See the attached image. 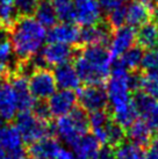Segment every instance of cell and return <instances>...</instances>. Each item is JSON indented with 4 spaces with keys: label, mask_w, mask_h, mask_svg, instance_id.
<instances>
[{
    "label": "cell",
    "mask_w": 158,
    "mask_h": 159,
    "mask_svg": "<svg viewBox=\"0 0 158 159\" xmlns=\"http://www.w3.org/2000/svg\"><path fill=\"white\" fill-rule=\"evenodd\" d=\"M59 149L61 144L57 138L49 136L29 144L28 155L34 159H53Z\"/></svg>",
    "instance_id": "cell-19"
},
{
    "label": "cell",
    "mask_w": 158,
    "mask_h": 159,
    "mask_svg": "<svg viewBox=\"0 0 158 159\" xmlns=\"http://www.w3.org/2000/svg\"><path fill=\"white\" fill-rule=\"evenodd\" d=\"M56 13L57 20L61 22L75 21V2L73 0H50Z\"/></svg>",
    "instance_id": "cell-30"
},
{
    "label": "cell",
    "mask_w": 158,
    "mask_h": 159,
    "mask_svg": "<svg viewBox=\"0 0 158 159\" xmlns=\"http://www.w3.org/2000/svg\"><path fill=\"white\" fill-rule=\"evenodd\" d=\"M75 21L81 27H88L101 22L102 11L99 0H73Z\"/></svg>",
    "instance_id": "cell-12"
},
{
    "label": "cell",
    "mask_w": 158,
    "mask_h": 159,
    "mask_svg": "<svg viewBox=\"0 0 158 159\" xmlns=\"http://www.w3.org/2000/svg\"><path fill=\"white\" fill-rule=\"evenodd\" d=\"M90 129L87 113L76 107L70 114L58 117L53 127V133L58 141L72 146Z\"/></svg>",
    "instance_id": "cell-4"
},
{
    "label": "cell",
    "mask_w": 158,
    "mask_h": 159,
    "mask_svg": "<svg viewBox=\"0 0 158 159\" xmlns=\"http://www.w3.org/2000/svg\"><path fill=\"white\" fill-rule=\"evenodd\" d=\"M18 113V101L11 80L8 78H0V117L5 122H11Z\"/></svg>",
    "instance_id": "cell-15"
},
{
    "label": "cell",
    "mask_w": 158,
    "mask_h": 159,
    "mask_svg": "<svg viewBox=\"0 0 158 159\" xmlns=\"http://www.w3.org/2000/svg\"><path fill=\"white\" fill-rule=\"evenodd\" d=\"M45 103L49 109L50 116L58 119L70 114L77 106L78 99L75 91L59 89L49 98Z\"/></svg>",
    "instance_id": "cell-8"
},
{
    "label": "cell",
    "mask_w": 158,
    "mask_h": 159,
    "mask_svg": "<svg viewBox=\"0 0 158 159\" xmlns=\"http://www.w3.org/2000/svg\"><path fill=\"white\" fill-rule=\"evenodd\" d=\"M150 148H152V149H155V150L158 152V138H156V139H152V142H151V144H150Z\"/></svg>",
    "instance_id": "cell-41"
},
{
    "label": "cell",
    "mask_w": 158,
    "mask_h": 159,
    "mask_svg": "<svg viewBox=\"0 0 158 159\" xmlns=\"http://www.w3.org/2000/svg\"><path fill=\"white\" fill-rule=\"evenodd\" d=\"M5 157H6V150L0 144V159H5Z\"/></svg>",
    "instance_id": "cell-43"
},
{
    "label": "cell",
    "mask_w": 158,
    "mask_h": 159,
    "mask_svg": "<svg viewBox=\"0 0 158 159\" xmlns=\"http://www.w3.org/2000/svg\"><path fill=\"white\" fill-rule=\"evenodd\" d=\"M14 120V125L18 128L23 142L27 144L51 136L53 134V127L49 121L39 119L33 111H19Z\"/></svg>",
    "instance_id": "cell-5"
},
{
    "label": "cell",
    "mask_w": 158,
    "mask_h": 159,
    "mask_svg": "<svg viewBox=\"0 0 158 159\" xmlns=\"http://www.w3.org/2000/svg\"><path fill=\"white\" fill-rule=\"evenodd\" d=\"M136 42L143 50L158 48V25L156 22H146L136 31Z\"/></svg>",
    "instance_id": "cell-24"
},
{
    "label": "cell",
    "mask_w": 158,
    "mask_h": 159,
    "mask_svg": "<svg viewBox=\"0 0 158 159\" xmlns=\"http://www.w3.org/2000/svg\"><path fill=\"white\" fill-rule=\"evenodd\" d=\"M80 108L86 113L104 111L108 106L106 89L101 85H85L77 94Z\"/></svg>",
    "instance_id": "cell-7"
},
{
    "label": "cell",
    "mask_w": 158,
    "mask_h": 159,
    "mask_svg": "<svg viewBox=\"0 0 158 159\" xmlns=\"http://www.w3.org/2000/svg\"><path fill=\"white\" fill-rule=\"evenodd\" d=\"M114 61L105 45H85L75 56V67L81 83L102 86L109 77Z\"/></svg>",
    "instance_id": "cell-2"
},
{
    "label": "cell",
    "mask_w": 158,
    "mask_h": 159,
    "mask_svg": "<svg viewBox=\"0 0 158 159\" xmlns=\"http://www.w3.org/2000/svg\"><path fill=\"white\" fill-rule=\"evenodd\" d=\"M40 0H14L19 15H31L35 11Z\"/></svg>",
    "instance_id": "cell-36"
},
{
    "label": "cell",
    "mask_w": 158,
    "mask_h": 159,
    "mask_svg": "<svg viewBox=\"0 0 158 159\" xmlns=\"http://www.w3.org/2000/svg\"><path fill=\"white\" fill-rule=\"evenodd\" d=\"M28 85L33 97L37 101H45L57 91L53 71L47 67L34 69L28 77Z\"/></svg>",
    "instance_id": "cell-6"
},
{
    "label": "cell",
    "mask_w": 158,
    "mask_h": 159,
    "mask_svg": "<svg viewBox=\"0 0 158 159\" xmlns=\"http://www.w3.org/2000/svg\"><path fill=\"white\" fill-rule=\"evenodd\" d=\"M154 1V4H157L158 5V0H152Z\"/></svg>",
    "instance_id": "cell-45"
},
{
    "label": "cell",
    "mask_w": 158,
    "mask_h": 159,
    "mask_svg": "<svg viewBox=\"0 0 158 159\" xmlns=\"http://www.w3.org/2000/svg\"><path fill=\"white\" fill-rule=\"evenodd\" d=\"M72 149L77 159H97L101 144L93 135L86 134L76 142Z\"/></svg>",
    "instance_id": "cell-20"
},
{
    "label": "cell",
    "mask_w": 158,
    "mask_h": 159,
    "mask_svg": "<svg viewBox=\"0 0 158 159\" xmlns=\"http://www.w3.org/2000/svg\"><path fill=\"white\" fill-rule=\"evenodd\" d=\"M144 159H158V152L155 149L150 148L149 150L145 152Z\"/></svg>",
    "instance_id": "cell-40"
},
{
    "label": "cell",
    "mask_w": 158,
    "mask_h": 159,
    "mask_svg": "<svg viewBox=\"0 0 158 159\" xmlns=\"http://www.w3.org/2000/svg\"><path fill=\"white\" fill-rule=\"evenodd\" d=\"M107 16V26L109 27L110 29H116L126 25V6H123L122 4L118 6L115 9H113L112 12L108 14H106Z\"/></svg>",
    "instance_id": "cell-34"
},
{
    "label": "cell",
    "mask_w": 158,
    "mask_h": 159,
    "mask_svg": "<svg viewBox=\"0 0 158 159\" xmlns=\"http://www.w3.org/2000/svg\"><path fill=\"white\" fill-rule=\"evenodd\" d=\"M120 2H130V1H132V0H118Z\"/></svg>",
    "instance_id": "cell-44"
},
{
    "label": "cell",
    "mask_w": 158,
    "mask_h": 159,
    "mask_svg": "<svg viewBox=\"0 0 158 159\" xmlns=\"http://www.w3.org/2000/svg\"><path fill=\"white\" fill-rule=\"evenodd\" d=\"M152 16H154L155 22L158 25V7H156V8L152 11Z\"/></svg>",
    "instance_id": "cell-42"
},
{
    "label": "cell",
    "mask_w": 158,
    "mask_h": 159,
    "mask_svg": "<svg viewBox=\"0 0 158 159\" xmlns=\"http://www.w3.org/2000/svg\"><path fill=\"white\" fill-rule=\"evenodd\" d=\"M138 116H140L138 111L132 101L123 106L112 108V115H110L112 120L123 129L129 128L138 119Z\"/></svg>",
    "instance_id": "cell-25"
},
{
    "label": "cell",
    "mask_w": 158,
    "mask_h": 159,
    "mask_svg": "<svg viewBox=\"0 0 158 159\" xmlns=\"http://www.w3.org/2000/svg\"><path fill=\"white\" fill-rule=\"evenodd\" d=\"M136 87L137 75H132L118 63L113 64L106 84V93L110 108H116L132 101V92L136 91Z\"/></svg>",
    "instance_id": "cell-3"
},
{
    "label": "cell",
    "mask_w": 158,
    "mask_h": 159,
    "mask_svg": "<svg viewBox=\"0 0 158 159\" xmlns=\"http://www.w3.org/2000/svg\"><path fill=\"white\" fill-rule=\"evenodd\" d=\"M158 99V75L145 72L144 75H137V89Z\"/></svg>",
    "instance_id": "cell-31"
},
{
    "label": "cell",
    "mask_w": 158,
    "mask_h": 159,
    "mask_svg": "<svg viewBox=\"0 0 158 159\" xmlns=\"http://www.w3.org/2000/svg\"><path fill=\"white\" fill-rule=\"evenodd\" d=\"M97 159H115L114 157V150L110 146H106V148H101L99 151Z\"/></svg>",
    "instance_id": "cell-38"
},
{
    "label": "cell",
    "mask_w": 158,
    "mask_h": 159,
    "mask_svg": "<svg viewBox=\"0 0 158 159\" xmlns=\"http://www.w3.org/2000/svg\"><path fill=\"white\" fill-rule=\"evenodd\" d=\"M23 138L14 124L7 122L0 127V144L7 152L23 149Z\"/></svg>",
    "instance_id": "cell-23"
},
{
    "label": "cell",
    "mask_w": 158,
    "mask_h": 159,
    "mask_svg": "<svg viewBox=\"0 0 158 159\" xmlns=\"http://www.w3.org/2000/svg\"><path fill=\"white\" fill-rule=\"evenodd\" d=\"M14 51L9 37L0 36V65L13 69L14 66Z\"/></svg>",
    "instance_id": "cell-33"
},
{
    "label": "cell",
    "mask_w": 158,
    "mask_h": 159,
    "mask_svg": "<svg viewBox=\"0 0 158 159\" xmlns=\"http://www.w3.org/2000/svg\"><path fill=\"white\" fill-rule=\"evenodd\" d=\"M143 56H144V50L140 45H132V48L128 49L126 52H123L118 57V63L129 72H134L141 67Z\"/></svg>",
    "instance_id": "cell-26"
},
{
    "label": "cell",
    "mask_w": 158,
    "mask_h": 159,
    "mask_svg": "<svg viewBox=\"0 0 158 159\" xmlns=\"http://www.w3.org/2000/svg\"><path fill=\"white\" fill-rule=\"evenodd\" d=\"M141 67L145 72L158 75V48L151 49V50H148L146 52H144Z\"/></svg>",
    "instance_id": "cell-35"
},
{
    "label": "cell",
    "mask_w": 158,
    "mask_h": 159,
    "mask_svg": "<svg viewBox=\"0 0 158 159\" xmlns=\"http://www.w3.org/2000/svg\"><path fill=\"white\" fill-rule=\"evenodd\" d=\"M53 73L58 89L75 91L80 87L81 80L79 78L75 65H72L71 63H65L56 66L53 69Z\"/></svg>",
    "instance_id": "cell-18"
},
{
    "label": "cell",
    "mask_w": 158,
    "mask_h": 159,
    "mask_svg": "<svg viewBox=\"0 0 158 159\" xmlns=\"http://www.w3.org/2000/svg\"><path fill=\"white\" fill-rule=\"evenodd\" d=\"M33 14L44 28H51L57 22V16L50 0H40Z\"/></svg>",
    "instance_id": "cell-27"
},
{
    "label": "cell",
    "mask_w": 158,
    "mask_h": 159,
    "mask_svg": "<svg viewBox=\"0 0 158 159\" xmlns=\"http://www.w3.org/2000/svg\"><path fill=\"white\" fill-rule=\"evenodd\" d=\"M112 31L105 23H97L93 26L83 27L80 30L79 43L85 45H106L109 43Z\"/></svg>",
    "instance_id": "cell-17"
},
{
    "label": "cell",
    "mask_w": 158,
    "mask_h": 159,
    "mask_svg": "<svg viewBox=\"0 0 158 159\" xmlns=\"http://www.w3.org/2000/svg\"><path fill=\"white\" fill-rule=\"evenodd\" d=\"M19 19L14 0H0V27L2 29H11Z\"/></svg>",
    "instance_id": "cell-28"
},
{
    "label": "cell",
    "mask_w": 158,
    "mask_h": 159,
    "mask_svg": "<svg viewBox=\"0 0 158 159\" xmlns=\"http://www.w3.org/2000/svg\"><path fill=\"white\" fill-rule=\"evenodd\" d=\"M152 11V0H132L126 6V23L132 28H140L150 21Z\"/></svg>",
    "instance_id": "cell-13"
},
{
    "label": "cell",
    "mask_w": 158,
    "mask_h": 159,
    "mask_svg": "<svg viewBox=\"0 0 158 159\" xmlns=\"http://www.w3.org/2000/svg\"><path fill=\"white\" fill-rule=\"evenodd\" d=\"M47 28L31 15L16 20L9 29V41L19 62L27 63L42 50L47 41Z\"/></svg>",
    "instance_id": "cell-1"
},
{
    "label": "cell",
    "mask_w": 158,
    "mask_h": 159,
    "mask_svg": "<svg viewBox=\"0 0 158 159\" xmlns=\"http://www.w3.org/2000/svg\"><path fill=\"white\" fill-rule=\"evenodd\" d=\"M99 5L100 8L104 14H108L112 12L113 9H115L118 6L121 5V2L118 0H99Z\"/></svg>",
    "instance_id": "cell-37"
},
{
    "label": "cell",
    "mask_w": 158,
    "mask_h": 159,
    "mask_svg": "<svg viewBox=\"0 0 158 159\" xmlns=\"http://www.w3.org/2000/svg\"><path fill=\"white\" fill-rule=\"evenodd\" d=\"M126 130L120 127L118 124H116L112 120L110 123L107 127V141H106V145L110 146V148H116L120 145L121 143L124 142L126 139Z\"/></svg>",
    "instance_id": "cell-32"
},
{
    "label": "cell",
    "mask_w": 158,
    "mask_h": 159,
    "mask_svg": "<svg viewBox=\"0 0 158 159\" xmlns=\"http://www.w3.org/2000/svg\"><path fill=\"white\" fill-rule=\"evenodd\" d=\"M126 136L129 138V142L143 148L151 144L154 130L143 119H137L129 128H127Z\"/></svg>",
    "instance_id": "cell-21"
},
{
    "label": "cell",
    "mask_w": 158,
    "mask_h": 159,
    "mask_svg": "<svg viewBox=\"0 0 158 159\" xmlns=\"http://www.w3.org/2000/svg\"><path fill=\"white\" fill-rule=\"evenodd\" d=\"M53 159H77V158H76V156L71 151L61 148L59 151L55 155V157Z\"/></svg>",
    "instance_id": "cell-39"
},
{
    "label": "cell",
    "mask_w": 158,
    "mask_h": 159,
    "mask_svg": "<svg viewBox=\"0 0 158 159\" xmlns=\"http://www.w3.org/2000/svg\"><path fill=\"white\" fill-rule=\"evenodd\" d=\"M115 159H144L145 152L143 148L132 142H123L114 148Z\"/></svg>",
    "instance_id": "cell-29"
},
{
    "label": "cell",
    "mask_w": 158,
    "mask_h": 159,
    "mask_svg": "<svg viewBox=\"0 0 158 159\" xmlns=\"http://www.w3.org/2000/svg\"><path fill=\"white\" fill-rule=\"evenodd\" d=\"M39 55L42 58L45 66L56 67L62 64L70 63L71 59L75 58L76 52L71 45L49 42L48 44L42 48Z\"/></svg>",
    "instance_id": "cell-9"
},
{
    "label": "cell",
    "mask_w": 158,
    "mask_h": 159,
    "mask_svg": "<svg viewBox=\"0 0 158 159\" xmlns=\"http://www.w3.org/2000/svg\"><path fill=\"white\" fill-rule=\"evenodd\" d=\"M112 117L110 115L104 111H97L90 113L88 115V125L92 130V135L98 141L100 142L101 145H106L107 141V127L110 123Z\"/></svg>",
    "instance_id": "cell-22"
},
{
    "label": "cell",
    "mask_w": 158,
    "mask_h": 159,
    "mask_svg": "<svg viewBox=\"0 0 158 159\" xmlns=\"http://www.w3.org/2000/svg\"><path fill=\"white\" fill-rule=\"evenodd\" d=\"M11 84L13 86L16 101H18L19 111H31L37 103V100L33 97L29 85L28 77L25 72H15L11 78Z\"/></svg>",
    "instance_id": "cell-11"
},
{
    "label": "cell",
    "mask_w": 158,
    "mask_h": 159,
    "mask_svg": "<svg viewBox=\"0 0 158 159\" xmlns=\"http://www.w3.org/2000/svg\"><path fill=\"white\" fill-rule=\"evenodd\" d=\"M80 40V29L73 22H61L49 28L47 33L48 42H56L62 44L71 45L78 44Z\"/></svg>",
    "instance_id": "cell-16"
},
{
    "label": "cell",
    "mask_w": 158,
    "mask_h": 159,
    "mask_svg": "<svg viewBox=\"0 0 158 159\" xmlns=\"http://www.w3.org/2000/svg\"><path fill=\"white\" fill-rule=\"evenodd\" d=\"M132 102L138 115L149 124L154 131H158V99L142 91H136L132 97Z\"/></svg>",
    "instance_id": "cell-10"
},
{
    "label": "cell",
    "mask_w": 158,
    "mask_h": 159,
    "mask_svg": "<svg viewBox=\"0 0 158 159\" xmlns=\"http://www.w3.org/2000/svg\"><path fill=\"white\" fill-rule=\"evenodd\" d=\"M28 159H34V158H31V157H30V158H28Z\"/></svg>",
    "instance_id": "cell-46"
},
{
    "label": "cell",
    "mask_w": 158,
    "mask_h": 159,
    "mask_svg": "<svg viewBox=\"0 0 158 159\" xmlns=\"http://www.w3.org/2000/svg\"><path fill=\"white\" fill-rule=\"evenodd\" d=\"M136 42V30L135 28L124 25L116 28L114 33H112L109 40V52L112 57L116 59L128 49H130Z\"/></svg>",
    "instance_id": "cell-14"
}]
</instances>
